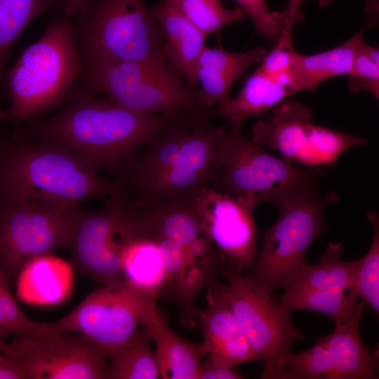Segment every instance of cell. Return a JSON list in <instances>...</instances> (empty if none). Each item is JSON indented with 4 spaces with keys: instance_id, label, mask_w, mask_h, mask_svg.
I'll use <instances>...</instances> for the list:
<instances>
[{
    "instance_id": "6da1fadb",
    "label": "cell",
    "mask_w": 379,
    "mask_h": 379,
    "mask_svg": "<svg viewBox=\"0 0 379 379\" xmlns=\"http://www.w3.org/2000/svg\"><path fill=\"white\" fill-rule=\"evenodd\" d=\"M180 119L138 114L75 84L60 111L24 121L16 135L60 146L96 172L120 180L137 151Z\"/></svg>"
},
{
    "instance_id": "7a4b0ae2",
    "label": "cell",
    "mask_w": 379,
    "mask_h": 379,
    "mask_svg": "<svg viewBox=\"0 0 379 379\" xmlns=\"http://www.w3.org/2000/svg\"><path fill=\"white\" fill-rule=\"evenodd\" d=\"M126 189L54 144L18 136L4 141L0 150V200L33 199L71 209Z\"/></svg>"
},
{
    "instance_id": "3957f363",
    "label": "cell",
    "mask_w": 379,
    "mask_h": 379,
    "mask_svg": "<svg viewBox=\"0 0 379 379\" xmlns=\"http://www.w3.org/2000/svg\"><path fill=\"white\" fill-rule=\"evenodd\" d=\"M82 72L69 18L53 15L42 36L6 70L8 119L26 121L62 105Z\"/></svg>"
},
{
    "instance_id": "277c9868",
    "label": "cell",
    "mask_w": 379,
    "mask_h": 379,
    "mask_svg": "<svg viewBox=\"0 0 379 379\" xmlns=\"http://www.w3.org/2000/svg\"><path fill=\"white\" fill-rule=\"evenodd\" d=\"M69 18L83 69L129 61L170 65L161 29L145 0H89Z\"/></svg>"
},
{
    "instance_id": "5b68a950",
    "label": "cell",
    "mask_w": 379,
    "mask_h": 379,
    "mask_svg": "<svg viewBox=\"0 0 379 379\" xmlns=\"http://www.w3.org/2000/svg\"><path fill=\"white\" fill-rule=\"evenodd\" d=\"M228 126V125H227ZM322 168H304L266 151L243 132L228 126L219 142L210 186L236 197L247 196L277 208L317 186Z\"/></svg>"
},
{
    "instance_id": "8992f818",
    "label": "cell",
    "mask_w": 379,
    "mask_h": 379,
    "mask_svg": "<svg viewBox=\"0 0 379 379\" xmlns=\"http://www.w3.org/2000/svg\"><path fill=\"white\" fill-rule=\"evenodd\" d=\"M81 85L141 114L181 118L203 107L180 73L168 64L144 62L101 63L83 69Z\"/></svg>"
},
{
    "instance_id": "52a82bcc",
    "label": "cell",
    "mask_w": 379,
    "mask_h": 379,
    "mask_svg": "<svg viewBox=\"0 0 379 379\" xmlns=\"http://www.w3.org/2000/svg\"><path fill=\"white\" fill-rule=\"evenodd\" d=\"M338 200L316 187L295 196L279 209L277 222L265 232L260 251L246 274L265 290L286 288L307 263L310 245L326 230L324 212Z\"/></svg>"
},
{
    "instance_id": "ba28073f",
    "label": "cell",
    "mask_w": 379,
    "mask_h": 379,
    "mask_svg": "<svg viewBox=\"0 0 379 379\" xmlns=\"http://www.w3.org/2000/svg\"><path fill=\"white\" fill-rule=\"evenodd\" d=\"M137 211L128 189L109 196L102 208L71 210L66 248L79 274L102 285L123 280V256L133 237Z\"/></svg>"
},
{
    "instance_id": "9c48e42d",
    "label": "cell",
    "mask_w": 379,
    "mask_h": 379,
    "mask_svg": "<svg viewBox=\"0 0 379 379\" xmlns=\"http://www.w3.org/2000/svg\"><path fill=\"white\" fill-rule=\"evenodd\" d=\"M313 116L307 105L286 98L272 109L268 119L253 124L251 140L304 168L333 167L350 148L366 145L364 138L314 124Z\"/></svg>"
},
{
    "instance_id": "30bf717a",
    "label": "cell",
    "mask_w": 379,
    "mask_h": 379,
    "mask_svg": "<svg viewBox=\"0 0 379 379\" xmlns=\"http://www.w3.org/2000/svg\"><path fill=\"white\" fill-rule=\"evenodd\" d=\"M221 272L227 281V293L234 315L255 359L264 364L261 378H279L291 347L304 338L303 333L292 323L291 312L273 301L271 292L241 273Z\"/></svg>"
},
{
    "instance_id": "8fae6325",
    "label": "cell",
    "mask_w": 379,
    "mask_h": 379,
    "mask_svg": "<svg viewBox=\"0 0 379 379\" xmlns=\"http://www.w3.org/2000/svg\"><path fill=\"white\" fill-rule=\"evenodd\" d=\"M71 210L33 199L0 200V273L9 285L32 260L66 248Z\"/></svg>"
},
{
    "instance_id": "7c38bea8",
    "label": "cell",
    "mask_w": 379,
    "mask_h": 379,
    "mask_svg": "<svg viewBox=\"0 0 379 379\" xmlns=\"http://www.w3.org/2000/svg\"><path fill=\"white\" fill-rule=\"evenodd\" d=\"M154 302L155 298L124 279L102 285L67 315L45 324L51 333L84 335L108 352L135 334Z\"/></svg>"
},
{
    "instance_id": "4fadbf2b",
    "label": "cell",
    "mask_w": 379,
    "mask_h": 379,
    "mask_svg": "<svg viewBox=\"0 0 379 379\" xmlns=\"http://www.w3.org/2000/svg\"><path fill=\"white\" fill-rule=\"evenodd\" d=\"M11 346L27 379H106L107 350L84 335H22Z\"/></svg>"
},
{
    "instance_id": "5bb4252c",
    "label": "cell",
    "mask_w": 379,
    "mask_h": 379,
    "mask_svg": "<svg viewBox=\"0 0 379 379\" xmlns=\"http://www.w3.org/2000/svg\"><path fill=\"white\" fill-rule=\"evenodd\" d=\"M192 197L202 230L217 247L225 270H248L258 253L253 211L260 204L251 197L222 193L208 185Z\"/></svg>"
},
{
    "instance_id": "9a60e30c",
    "label": "cell",
    "mask_w": 379,
    "mask_h": 379,
    "mask_svg": "<svg viewBox=\"0 0 379 379\" xmlns=\"http://www.w3.org/2000/svg\"><path fill=\"white\" fill-rule=\"evenodd\" d=\"M208 112L191 114L188 131L177 159L162 180L154 201L180 200L204 186H210L218 147L227 124L212 126Z\"/></svg>"
},
{
    "instance_id": "2e32d148",
    "label": "cell",
    "mask_w": 379,
    "mask_h": 379,
    "mask_svg": "<svg viewBox=\"0 0 379 379\" xmlns=\"http://www.w3.org/2000/svg\"><path fill=\"white\" fill-rule=\"evenodd\" d=\"M208 306L197 310L209 357L218 364L234 367L255 359L249 342L232 310L227 286L218 281L209 286Z\"/></svg>"
},
{
    "instance_id": "e0dca14e",
    "label": "cell",
    "mask_w": 379,
    "mask_h": 379,
    "mask_svg": "<svg viewBox=\"0 0 379 379\" xmlns=\"http://www.w3.org/2000/svg\"><path fill=\"white\" fill-rule=\"evenodd\" d=\"M190 121L191 114L175 121L153 138L126 168L120 180L129 187L138 204L154 201L160 184L177 159Z\"/></svg>"
},
{
    "instance_id": "ac0fdd59",
    "label": "cell",
    "mask_w": 379,
    "mask_h": 379,
    "mask_svg": "<svg viewBox=\"0 0 379 379\" xmlns=\"http://www.w3.org/2000/svg\"><path fill=\"white\" fill-rule=\"evenodd\" d=\"M149 11L161 29L168 63L185 77L187 86L194 91L198 82V59L208 36L180 12L173 0H159Z\"/></svg>"
},
{
    "instance_id": "d6986e66",
    "label": "cell",
    "mask_w": 379,
    "mask_h": 379,
    "mask_svg": "<svg viewBox=\"0 0 379 379\" xmlns=\"http://www.w3.org/2000/svg\"><path fill=\"white\" fill-rule=\"evenodd\" d=\"M267 51L255 47L233 53L222 48L218 40L215 47L206 46L197 62V77L201 87L195 93L201 105L211 110L230 98L235 81L255 63H260Z\"/></svg>"
},
{
    "instance_id": "ffe728a7",
    "label": "cell",
    "mask_w": 379,
    "mask_h": 379,
    "mask_svg": "<svg viewBox=\"0 0 379 379\" xmlns=\"http://www.w3.org/2000/svg\"><path fill=\"white\" fill-rule=\"evenodd\" d=\"M145 331L156 345L155 354L160 376L164 379H198L201 359L207 354L202 343L185 340L162 318L154 302L142 321Z\"/></svg>"
},
{
    "instance_id": "44dd1931",
    "label": "cell",
    "mask_w": 379,
    "mask_h": 379,
    "mask_svg": "<svg viewBox=\"0 0 379 379\" xmlns=\"http://www.w3.org/2000/svg\"><path fill=\"white\" fill-rule=\"evenodd\" d=\"M365 305L361 300L351 319L335 323L333 332L323 338L335 368V379L378 378V352L365 347L360 337L359 324Z\"/></svg>"
},
{
    "instance_id": "7402d4cb",
    "label": "cell",
    "mask_w": 379,
    "mask_h": 379,
    "mask_svg": "<svg viewBox=\"0 0 379 379\" xmlns=\"http://www.w3.org/2000/svg\"><path fill=\"white\" fill-rule=\"evenodd\" d=\"M363 36L364 31H358L338 46L312 55L297 52L292 67V95L302 91L314 92L326 79L348 75L364 42Z\"/></svg>"
},
{
    "instance_id": "603a6c76",
    "label": "cell",
    "mask_w": 379,
    "mask_h": 379,
    "mask_svg": "<svg viewBox=\"0 0 379 379\" xmlns=\"http://www.w3.org/2000/svg\"><path fill=\"white\" fill-rule=\"evenodd\" d=\"M291 95L286 87L255 69L238 94L212 108L211 115L223 117L228 126H242L247 118L266 113Z\"/></svg>"
},
{
    "instance_id": "cb8c5ba5",
    "label": "cell",
    "mask_w": 379,
    "mask_h": 379,
    "mask_svg": "<svg viewBox=\"0 0 379 379\" xmlns=\"http://www.w3.org/2000/svg\"><path fill=\"white\" fill-rule=\"evenodd\" d=\"M342 244L328 243L318 264L306 263L285 291L304 290L352 291L357 260L343 261Z\"/></svg>"
},
{
    "instance_id": "d4e9b609",
    "label": "cell",
    "mask_w": 379,
    "mask_h": 379,
    "mask_svg": "<svg viewBox=\"0 0 379 379\" xmlns=\"http://www.w3.org/2000/svg\"><path fill=\"white\" fill-rule=\"evenodd\" d=\"M63 5V0H0V89L5 87L8 55L20 34L39 17Z\"/></svg>"
},
{
    "instance_id": "484cf974",
    "label": "cell",
    "mask_w": 379,
    "mask_h": 379,
    "mask_svg": "<svg viewBox=\"0 0 379 379\" xmlns=\"http://www.w3.org/2000/svg\"><path fill=\"white\" fill-rule=\"evenodd\" d=\"M123 276L151 296H160L165 283V270L152 233L128 246L123 256Z\"/></svg>"
},
{
    "instance_id": "4316f807",
    "label": "cell",
    "mask_w": 379,
    "mask_h": 379,
    "mask_svg": "<svg viewBox=\"0 0 379 379\" xmlns=\"http://www.w3.org/2000/svg\"><path fill=\"white\" fill-rule=\"evenodd\" d=\"M145 331L108 352L106 379H157L160 376L155 352Z\"/></svg>"
},
{
    "instance_id": "83f0119b",
    "label": "cell",
    "mask_w": 379,
    "mask_h": 379,
    "mask_svg": "<svg viewBox=\"0 0 379 379\" xmlns=\"http://www.w3.org/2000/svg\"><path fill=\"white\" fill-rule=\"evenodd\" d=\"M357 298L353 291H284L280 304L291 312L299 310L317 312L330 317L335 323H343L355 314L359 307Z\"/></svg>"
},
{
    "instance_id": "f1b7e54d",
    "label": "cell",
    "mask_w": 379,
    "mask_h": 379,
    "mask_svg": "<svg viewBox=\"0 0 379 379\" xmlns=\"http://www.w3.org/2000/svg\"><path fill=\"white\" fill-rule=\"evenodd\" d=\"M180 12L207 36L218 33L225 27L246 20L240 8H226L220 0H173Z\"/></svg>"
},
{
    "instance_id": "f546056e",
    "label": "cell",
    "mask_w": 379,
    "mask_h": 379,
    "mask_svg": "<svg viewBox=\"0 0 379 379\" xmlns=\"http://www.w3.org/2000/svg\"><path fill=\"white\" fill-rule=\"evenodd\" d=\"M367 218L373 226V238L368 253L357 259L352 291L366 305L379 311V217L370 211Z\"/></svg>"
},
{
    "instance_id": "4dcf8cb0",
    "label": "cell",
    "mask_w": 379,
    "mask_h": 379,
    "mask_svg": "<svg viewBox=\"0 0 379 379\" xmlns=\"http://www.w3.org/2000/svg\"><path fill=\"white\" fill-rule=\"evenodd\" d=\"M279 379H335V371L323 338L315 345L284 361Z\"/></svg>"
},
{
    "instance_id": "1f68e13d",
    "label": "cell",
    "mask_w": 379,
    "mask_h": 379,
    "mask_svg": "<svg viewBox=\"0 0 379 379\" xmlns=\"http://www.w3.org/2000/svg\"><path fill=\"white\" fill-rule=\"evenodd\" d=\"M297 52L293 44L292 29L284 27L274 47L267 53L257 69L290 91L292 67Z\"/></svg>"
},
{
    "instance_id": "d6a6232c",
    "label": "cell",
    "mask_w": 379,
    "mask_h": 379,
    "mask_svg": "<svg viewBox=\"0 0 379 379\" xmlns=\"http://www.w3.org/2000/svg\"><path fill=\"white\" fill-rule=\"evenodd\" d=\"M157 243L165 270V283L160 296L181 301L185 255L182 248L174 241L152 233Z\"/></svg>"
},
{
    "instance_id": "836d02e7",
    "label": "cell",
    "mask_w": 379,
    "mask_h": 379,
    "mask_svg": "<svg viewBox=\"0 0 379 379\" xmlns=\"http://www.w3.org/2000/svg\"><path fill=\"white\" fill-rule=\"evenodd\" d=\"M348 88L357 93L362 90L379 98V50L378 47L362 43L354 58L348 74Z\"/></svg>"
},
{
    "instance_id": "e575fe53",
    "label": "cell",
    "mask_w": 379,
    "mask_h": 379,
    "mask_svg": "<svg viewBox=\"0 0 379 379\" xmlns=\"http://www.w3.org/2000/svg\"><path fill=\"white\" fill-rule=\"evenodd\" d=\"M0 312L11 333L18 335L48 333L45 323L28 318L14 300L9 284L0 273Z\"/></svg>"
},
{
    "instance_id": "d590c367",
    "label": "cell",
    "mask_w": 379,
    "mask_h": 379,
    "mask_svg": "<svg viewBox=\"0 0 379 379\" xmlns=\"http://www.w3.org/2000/svg\"><path fill=\"white\" fill-rule=\"evenodd\" d=\"M253 20L257 32L271 42H276L283 28L279 13L272 12L265 0H234Z\"/></svg>"
},
{
    "instance_id": "8d00e7d4",
    "label": "cell",
    "mask_w": 379,
    "mask_h": 379,
    "mask_svg": "<svg viewBox=\"0 0 379 379\" xmlns=\"http://www.w3.org/2000/svg\"><path fill=\"white\" fill-rule=\"evenodd\" d=\"M243 377L229 367L213 361L209 357L201 364L198 379H241Z\"/></svg>"
},
{
    "instance_id": "74e56055",
    "label": "cell",
    "mask_w": 379,
    "mask_h": 379,
    "mask_svg": "<svg viewBox=\"0 0 379 379\" xmlns=\"http://www.w3.org/2000/svg\"><path fill=\"white\" fill-rule=\"evenodd\" d=\"M305 0H288L286 8L280 13L283 27L293 28V26L300 23L303 20V13L301 6ZM320 7L328 6L332 0H316Z\"/></svg>"
},
{
    "instance_id": "f35d334b",
    "label": "cell",
    "mask_w": 379,
    "mask_h": 379,
    "mask_svg": "<svg viewBox=\"0 0 379 379\" xmlns=\"http://www.w3.org/2000/svg\"><path fill=\"white\" fill-rule=\"evenodd\" d=\"M0 379H27L15 358L6 354L0 347Z\"/></svg>"
},
{
    "instance_id": "ab89813d",
    "label": "cell",
    "mask_w": 379,
    "mask_h": 379,
    "mask_svg": "<svg viewBox=\"0 0 379 379\" xmlns=\"http://www.w3.org/2000/svg\"><path fill=\"white\" fill-rule=\"evenodd\" d=\"M364 11L368 27L377 25L379 20V0H366Z\"/></svg>"
},
{
    "instance_id": "60d3db41",
    "label": "cell",
    "mask_w": 379,
    "mask_h": 379,
    "mask_svg": "<svg viewBox=\"0 0 379 379\" xmlns=\"http://www.w3.org/2000/svg\"><path fill=\"white\" fill-rule=\"evenodd\" d=\"M63 14L70 17L82 11L89 0H63Z\"/></svg>"
},
{
    "instance_id": "b9f144b4",
    "label": "cell",
    "mask_w": 379,
    "mask_h": 379,
    "mask_svg": "<svg viewBox=\"0 0 379 379\" xmlns=\"http://www.w3.org/2000/svg\"><path fill=\"white\" fill-rule=\"evenodd\" d=\"M11 333L10 331L7 328L4 318L0 312V339L4 340L6 337L9 335Z\"/></svg>"
},
{
    "instance_id": "7bdbcfd3",
    "label": "cell",
    "mask_w": 379,
    "mask_h": 379,
    "mask_svg": "<svg viewBox=\"0 0 379 379\" xmlns=\"http://www.w3.org/2000/svg\"><path fill=\"white\" fill-rule=\"evenodd\" d=\"M7 113L6 110H2L0 109V123L4 120H7ZM4 140L0 137V150L1 149Z\"/></svg>"
}]
</instances>
